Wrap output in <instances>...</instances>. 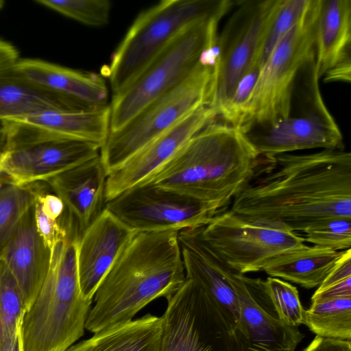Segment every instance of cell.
I'll return each mask as SVG.
<instances>
[{
    "mask_svg": "<svg viewBox=\"0 0 351 351\" xmlns=\"http://www.w3.org/2000/svg\"><path fill=\"white\" fill-rule=\"evenodd\" d=\"M274 169L250 182L229 210L242 219L303 232L320 219L351 218V154L344 149L282 154Z\"/></svg>",
    "mask_w": 351,
    "mask_h": 351,
    "instance_id": "6da1fadb",
    "label": "cell"
},
{
    "mask_svg": "<svg viewBox=\"0 0 351 351\" xmlns=\"http://www.w3.org/2000/svg\"><path fill=\"white\" fill-rule=\"evenodd\" d=\"M178 230L135 231L99 285L85 329L124 324L156 298L173 295L186 278Z\"/></svg>",
    "mask_w": 351,
    "mask_h": 351,
    "instance_id": "7a4b0ae2",
    "label": "cell"
},
{
    "mask_svg": "<svg viewBox=\"0 0 351 351\" xmlns=\"http://www.w3.org/2000/svg\"><path fill=\"white\" fill-rule=\"evenodd\" d=\"M263 158L243 132L215 119L143 182L210 203L221 213L252 181Z\"/></svg>",
    "mask_w": 351,
    "mask_h": 351,
    "instance_id": "3957f363",
    "label": "cell"
},
{
    "mask_svg": "<svg viewBox=\"0 0 351 351\" xmlns=\"http://www.w3.org/2000/svg\"><path fill=\"white\" fill-rule=\"evenodd\" d=\"M80 234L73 228L51 252L43 285L20 328L21 351H66L80 339L93 302L82 295L77 269Z\"/></svg>",
    "mask_w": 351,
    "mask_h": 351,
    "instance_id": "277c9868",
    "label": "cell"
},
{
    "mask_svg": "<svg viewBox=\"0 0 351 351\" xmlns=\"http://www.w3.org/2000/svg\"><path fill=\"white\" fill-rule=\"evenodd\" d=\"M215 58L213 48L180 83L147 104L121 128L109 132L99 152L107 175L191 112L210 105Z\"/></svg>",
    "mask_w": 351,
    "mask_h": 351,
    "instance_id": "5b68a950",
    "label": "cell"
},
{
    "mask_svg": "<svg viewBox=\"0 0 351 351\" xmlns=\"http://www.w3.org/2000/svg\"><path fill=\"white\" fill-rule=\"evenodd\" d=\"M230 0H164L141 12L112 53L106 68L112 94L124 90L185 27L222 16Z\"/></svg>",
    "mask_w": 351,
    "mask_h": 351,
    "instance_id": "8992f818",
    "label": "cell"
},
{
    "mask_svg": "<svg viewBox=\"0 0 351 351\" xmlns=\"http://www.w3.org/2000/svg\"><path fill=\"white\" fill-rule=\"evenodd\" d=\"M319 80L313 58L296 79L289 115L243 132L259 156L271 158L298 150L344 149L343 135L324 101Z\"/></svg>",
    "mask_w": 351,
    "mask_h": 351,
    "instance_id": "52a82bcc",
    "label": "cell"
},
{
    "mask_svg": "<svg viewBox=\"0 0 351 351\" xmlns=\"http://www.w3.org/2000/svg\"><path fill=\"white\" fill-rule=\"evenodd\" d=\"M221 19L206 18L185 27L124 90L112 96L110 131L121 128L191 72L203 56L215 47Z\"/></svg>",
    "mask_w": 351,
    "mask_h": 351,
    "instance_id": "ba28073f",
    "label": "cell"
},
{
    "mask_svg": "<svg viewBox=\"0 0 351 351\" xmlns=\"http://www.w3.org/2000/svg\"><path fill=\"white\" fill-rule=\"evenodd\" d=\"M320 0H311L300 20L279 40L261 68L246 105L241 131L289 115L296 79L315 56Z\"/></svg>",
    "mask_w": 351,
    "mask_h": 351,
    "instance_id": "9c48e42d",
    "label": "cell"
},
{
    "mask_svg": "<svg viewBox=\"0 0 351 351\" xmlns=\"http://www.w3.org/2000/svg\"><path fill=\"white\" fill-rule=\"evenodd\" d=\"M0 135V173L18 186L47 182L99 156L101 148L21 120L1 122Z\"/></svg>",
    "mask_w": 351,
    "mask_h": 351,
    "instance_id": "30bf717a",
    "label": "cell"
},
{
    "mask_svg": "<svg viewBox=\"0 0 351 351\" xmlns=\"http://www.w3.org/2000/svg\"><path fill=\"white\" fill-rule=\"evenodd\" d=\"M166 300L160 351H243L221 306L193 280Z\"/></svg>",
    "mask_w": 351,
    "mask_h": 351,
    "instance_id": "8fae6325",
    "label": "cell"
},
{
    "mask_svg": "<svg viewBox=\"0 0 351 351\" xmlns=\"http://www.w3.org/2000/svg\"><path fill=\"white\" fill-rule=\"evenodd\" d=\"M201 239L233 271H263L274 259L304 247L302 236L280 224L246 221L230 210L198 228Z\"/></svg>",
    "mask_w": 351,
    "mask_h": 351,
    "instance_id": "7c38bea8",
    "label": "cell"
},
{
    "mask_svg": "<svg viewBox=\"0 0 351 351\" xmlns=\"http://www.w3.org/2000/svg\"><path fill=\"white\" fill-rule=\"evenodd\" d=\"M279 2L241 1L217 38L210 103L217 116L243 77L254 65L259 66L264 38Z\"/></svg>",
    "mask_w": 351,
    "mask_h": 351,
    "instance_id": "4fadbf2b",
    "label": "cell"
},
{
    "mask_svg": "<svg viewBox=\"0 0 351 351\" xmlns=\"http://www.w3.org/2000/svg\"><path fill=\"white\" fill-rule=\"evenodd\" d=\"M105 208L133 231L200 227L220 213L210 203L149 182L126 189L106 202Z\"/></svg>",
    "mask_w": 351,
    "mask_h": 351,
    "instance_id": "5bb4252c",
    "label": "cell"
},
{
    "mask_svg": "<svg viewBox=\"0 0 351 351\" xmlns=\"http://www.w3.org/2000/svg\"><path fill=\"white\" fill-rule=\"evenodd\" d=\"M228 279L239 304L240 324L235 334L243 351H295L304 335L279 318L264 280L232 269Z\"/></svg>",
    "mask_w": 351,
    "mask_h": 351,
    "instance_id": "9a60e30c",
    "label": "cell"
},
{
    "mask_svg": "<svg viewBox=\"0 0 351 351\" xmlns=\"http://www.w3.org/2000/svg\"><path fill=\"white\" fill-rule=\"evenodd\" d=\"M210 104L197 108L107 175L106 202L147 180L165 165L199 130L217 119Z\"/></svg>",
    "mask_w": 351,
    "mask_h": 351,
    "instance_id": "2e32d148",
    "label": "cell"
},
{
    "mask_svg": "<svg viewBox=\"0 0 351 351\" xmlns=\"http://www.w3.org/2000/svg\"><path fill=\"white\" fill-rule=\"evenodd\" d=\"M105 207L80 235L77 269L81 291L91 302L96 290L134 232Z\"/></svg>",
    "mask_w": 351,
    "mask_h": 351,
    "instance_id": "e0dca14e",
    "label": "cell"
},
{
    "mask_svg": "<svg viewBox=\"0 0 351 351\" xmlns=\"http://www.w3.org/2000/svg\"><path fill=\"white\" fill-rule=\"evenodd\" d=\"M34 204L22 216L1 259L16 283L25 313L35 301L51 259V252L36 229Z\"/></svg>",
    "mask_w": 351,
    "mask_h": 351,
    "instance_id": "ac0fdd59",
    "label": "cell"
},
{
    "mask_svg": "<svg viewBox=\"0 0 351 351\" xmlns=\"http://www.w3.org/2000/svg\"><path fill=\"white\" fill-rule=\"evenodd\" d=\"M198 228L184 229L178 234L186 278L216 301L236 333L240 324V308L228 279L232 269L201 239Z\"/></svg>",
    "mask_w": 351,
    "mask_h": 351,
    "instance_id": "d6986e66",
    "label": "cell"
},
{
    "mask_svg": "<svg viewBox=\"0 0 351 351\" xmlns=\"http://www.w3.org/2000/svg\"><path fill=\"white\" fill-rule=\"evenodd\" d=\"M107 173L97 156L49 180L64 205L67 217L84 231L105 207Z\"/></svg>",
    "mask_w": 351,
    "mask_h": 351,
    "instance_id": "ffe728a7",
    "label": "cell"
},
{
    "mask_svg": "<svg viewBox=\"0 0 351 351\" xmlns=\"http://www.w3.org/2000/svg\"><path fill=\"white\" fill-rule=\"evenodd\" d=\"M16 62L0 67L1 122L47 112H80L98 108L34 82L17 69Z\"/></svg>",
    "mask_w": 351,
    "mask_h": 351,
    "instance_id": "44dd1931",
    "label": "cell"
},
{
    "mask_svg": "<svg viewBox=\"0 0 351 351\" xmlns=\"http://www.w3.org/2000/svg\"><path fill=\"white\" fill-rule=\"evenodd\" d=\"M17 69L34 82L88 106H108V90L103 76L38 59H21Z\"/></svg>",
    "mask_w": 351,
    "mask_h": 351,
    "instance_id": "7402d4cb",
    "label": "cell"
},
{
    "mask_svg": "<svg viewBox=\"0 0 351 351\" xmlns=\"http://www.w3.org/2000/svg\"><path fill=\"white\" fill-rule=\"evenodd\" d=\"M351 1L320 0L315 40V69L319 78L350 58Z\"/></svg>",
    "mask_w": 351,
    "mask_h": 351,
    "instance_id": "603a6c76",
    "label": "cell"
},
{
    "mask_svg": "<svg viewBox=\"0 0 351 351\" xmlns=\"http://www.w3.org/2000/svg\"><path fill=\"white\" fill-rule=\"evenodd\" d=\"M162 337V317L147 314L94 333L66 351H160Z\"/></svg>",
    "mask_w": 351,
    "mask_h": 351,
    "instance_id": "cb8c5ba5",
    "label": "cell"
},
{
    "mask_svg": "<svg viewBox=\"0 0 351 351\" xmlns=\"http://www.w3.org/2000/svg\"><path fill=\"white\" fill-rule=\"evenodd\" d=\"M345 252L316 245H305L277 257L263 271L270 277L281 278L306 289H311L322 284Z\"/></svg>",
    "mask_w": 351,
    "mask_h": 351,
    "instance_id": "d4e9b609",
    "label": "cell"
},
{
    "mask_svg": "<svg viewBox=\"0 0 351 351\" xmlns=\"http://www.w3.org/2000/svg\"><path fill=\"white\" fill-rule=\"evenodd\" d=\"M110 108L108 105L80 112H47L18 120L101 147L110 132Z\"/></svg>",
    "mask_w": 351,
    "mask_h": 351,
    "instance_id": "484cf974",
    "label": "cell"
},
{
    "mask_svg": "<svg viewBox=\"0 0 351 351\" xmlns=\"http://www.w3.org/2000/svg\"><path fill=\"white\" fill-rule=\"evenodd\" d=\"M303 324L325 338L351 339V297L311 302Z\"/></svg>",
    "mask_w": 351,
    "mask_h": 351,
    "instance_id": "4316f807",
    "label": "cell"
},
{
    "mask_svg": "<svg viewBox=\"0 0 351 351\" xmlns=\"http://www.w3.org/2000/svg\"><path fill=\"white\" fill-rule=\"evenodd\" d=\"M40 191L36 183L18 186L0 174V260L20 219Z\"/></svg>",
    "mask_w": 351,
    "mask_h": 351,
    "instance_id": "83f0119b",
    "label": "cell"
},
{
    "mask_svg": "<svg viewBox=\"0 0 351 351\" xmlns=\"http://www.w3.org/2000/svg\"><path fill=\"white\" fill-rule=\"evenodd\" d=\"M25 311L16 283L0 260V351H10L21 340Z\"/></svg>",
    "mask_w": 351,
    "mask_h": 351,
    "instance_id": "f1b7e54d",
    "label": "cell"
},
{
    "mask_svg": "<svg viewBox=\"0 0 351 351\" xmlns=\"http://www.w3.org/2000/svg\"><path fill=\"white\" fill-rule=\"evenodd\" d=\"M311 0H280L267 27L260 53V69L279 40L305 14Z\"/></svg>",
    "mask_w": 351,
    "mask_h": 351,
    "instance_id": "f546056e",
    "label": "cell"
},
{
    "mask_svg": "<svg viewBox=\"0 0 351 351\" xmlns=\"http://www.w3.org/2000/svg\"><path fill=\"white\" fill-rule=\"evenodd\" d=\"M302 232L305 242L313 245L343 251L351 246V218L330 217L310 225Z\"/></svg>",
    "mask_w": 351,
    "mask_h": 351,
    "instance_id": "4dcf8cb0",
    "label": "cell"
},
{
    "mask_svg": "<svg viewBox=\"0 0 351 351\" xmlns=\"http://www.w3.org/2000/svg\"><path fill=\"white\" fill-rule=\"evenodd\" d=\"M36 2L91 27L107 25L112 8L108 0H38Z\"/></svg>",
    "mask_w": 351,
    "mask_h": 351,
    "instance_id": "1f68e13d",
    "label": "cell"
},
{
    "mask_svg": "<svg viewBox=\"0 0 351 351\" xmlns=\"http://www.w3.org/2000/svg\"><path fill=\"white\" fill-rule=\"evenodd\" d=\"M264 283L279 318L291 326L303 324L305 309L300 302L297 288L274 277H268Z\"/></svg>",
    "mask_w": 351,
    "mask_h": 351,
    "instance_id": "d6a6232c",
    "label": "cell"
},
{
    "mask_svg": "<svg viewBox=\"0 0 351 351\" xmlns=\"http://www.w3.org/2000/svg\"><path fill=\"white\" fill-rule=\"evenodd\" d=\"M260 70L258 64L254 65L240 80L230 99L219 111L217 117L223 122L241 130L245 107Z\"/></svg>",
    "mask_w": 351,
    "mask_h": 351,
    "instance_id": "836d02e7",
    "label": "cell"
},
{
    "mask_svg": "<svg viewBox=\"0 0 351 351\" xmlns=\"http://www.w3.org/2000/svg\"><path fill=\"white\" fill-rule=\"evenodd\" d=\"M317 289H328L340 293H348L351 291L350 249L346 250L343 256Z\"/></svg>",
    "mask_w": 351,
    "mask_h": 351,
    "instance_id": "e575fe53",
    "label": "cell"
},
{
    "mask_svg": "<svg viewBox=\"0 0 351 351\" xmlns=\"http://www.w3.org/2000/svg\"><path fill=\"white\" fill-rule=\"evenodd\" d=\"M34 214L37 231L52 252L56 244L66 237V230L58 219H53L43 213L37 197L34 204Z\"/></svg>",
    "mask_w": 351,
    "mask_h": 351,
    "instance_id": "d590c367",
    "label": "cell"
},
{
    "mask_svg": "<svg viewBox=\"0 0 351 351\" xmlns=\"http://www.w3.org/2000/svg\"><path fill=\"white\" fill-rule=\"evenodd\" d=\"M302 351H351L350 340L316 336Z\"/></svg>",
    "mask_w": 351,
    "mask_h": 351,
    "instance_id": "8d00e7d4",
    "label": "cell"
},
{
    "mask_svg": "<svg viewBox=\"0 0 351 351\" xmlns=\"http://www.w3.org/2000/svg\"><path fill=\"white\" fill-rule=\"evenodd\" d=\"M43 213L53 219H58L63 214L64 205L61 199L56 195L45 194L41 191L37 195Z\"/></svg>",
    "mask_w": 351,
    "mask_h": 351,
    "instance_id": "74e56055",
    "label": "cell"
},
{
    "mask_svg": "<svg viewBox=\"0 0 351 351\" xmlns=\"http://www.w3.org/2000/svg\"><path fill=\"white\" fill-rule=\"evenodd\" d=\"M351 59L344 60L332 67L323 76L326 82H350Z\"/></svg>",
    "mask_w": 351,
    "mask_h": 351,
    "instance_id": "f35d334b",
    "label": "cell"
},
{
    "mask_svg": "<svg viewBox=\"0 0 351 351\" xmlns=\"http://www.w3.org/2000/svg\"><path fill=\"white\" fill-rule=\"evenodd\" d=\"M18 57L17 49L12 44L0 40V67L16 62Z\"/></svg>",
    "mask_w": 351,
    "mask_h": 351,
    "instance_id": "ab89813d",
    "label": "cell"
},
{
    "mask_svg": "<svg viewBox=\"0 0 351 351\" xmlns=\"http://www.w3.org/2000/svg\"><path fill=\"white\" fill-rule=\"evenodd\" d=\"M3 5V1H0V9L2 8Z\"/></svg>",
    "mask_w": 351,
    "mask_h": 351,
    "instance_id": "60d3db41",
    "label": "cell"
},
{
    "mask_svg": "<svg viewBox=\"0 0 351 351\" xmlns=\"http://www.w3.org/2000/svg\"><path fill=\"white\" fill-rule=\"evenodd\" d=\"M0 153H1V149H0ZM0 174H1V173H0Z\"/></svg>",
    "mask_w": 351,
    "mask_h": 351,
    "instance_id": "b9f144b4",
    "label": "cell"
}]
</instances>
